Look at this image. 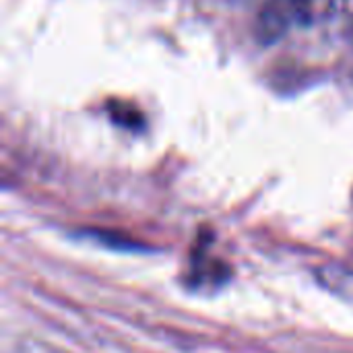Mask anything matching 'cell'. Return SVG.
Returning a JSON list of instances; mask_svg holds the SVG:
<instances>
[{
    "label": "cell",
    "instance_id": "1",
    "mask_svg": "<svg viewBox=\"0 0 353 353\" xmlns=\"http://www.w3.org/2000/svg\"><path fill=\"white\" fill-rule=\"evenodd\" d=\"M335 17H341L345 23L353 25V0H335L333 4V12Z\"/></svg>",
    "mask_w": 353,
    "mask_h": 353
}]
</instances>
